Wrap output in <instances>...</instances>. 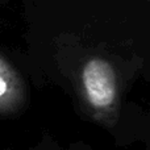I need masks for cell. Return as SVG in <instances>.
I'll list each match as a JSON object with an SVG mask.
<instances>
[{
  "mask_svg": "<svg viewBox=\"0 0 150 150\" xmlns=\"http://www.w3.org/2000/svg\"><path fill=\"white\" fill-rule=\"evenodd\" d=\"M82 90L88 108L96 119L111 122L119 109L116 74L108 61L91 58L82 70Z\"/></svg>",
  "mask_w": 150,
  "mask_h": 150,
  "instance_id": "obj_1",
  "label": "cell"
},
{
  "mask_svg": "<svg viewBox=\"0 0 150 150\" xmlns=\"http://www.w3.org/2000/svg\"><path fill=\"white\" fill-rule=\"evenodd\" d=\"M23 82L13 65L0 57V112L9 115L20 107L23 101Z\"/></svg>",
  "mask_w": 150,
  "mask_h": 150,
  "instance_id": "obj_2",
  "label": "cell"
}]
</instances>
